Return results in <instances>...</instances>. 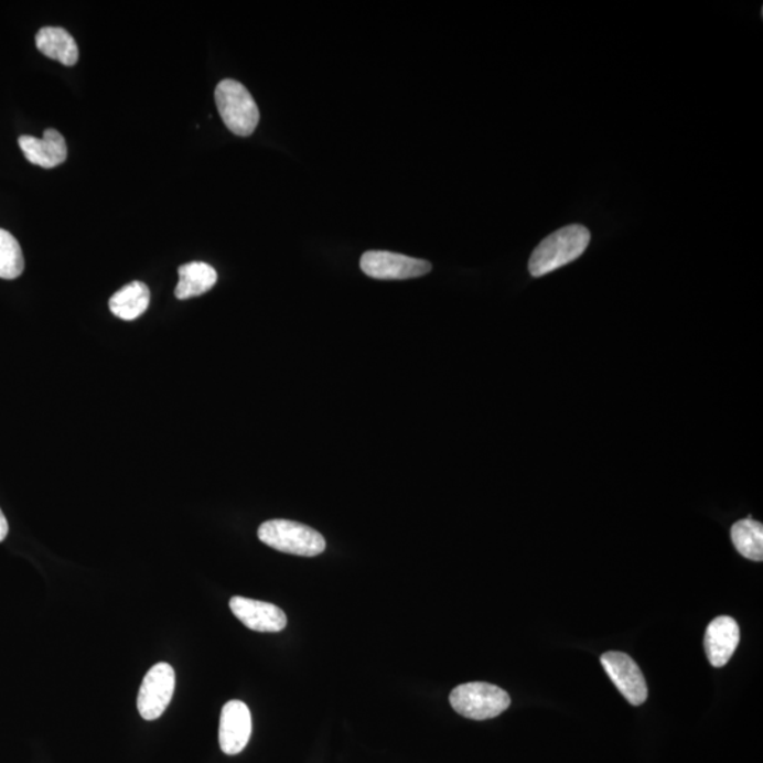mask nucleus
Listing matches in <instances>:
<instances>
[{
    "label": "nucleus",
    "instance_id": "1",
    "mask_svg": "<svg viewBox=\"0 0 763 763\" xmlns=\"http://www.w3.org/2000/svg\"><path fill=\"white\" fill-rule=\"evenodd\" d=\"M591 240L590 230L582 225L572 224L556 230L541 240L531 252L529 272L534 278H540L579 259Z\"/></svg>",
    "mask_w": 763,
    "mask_h": 763
},
{
    "label": "nucleus",
    "instance_id": "2",
    "mask_svg": "<svg viewBox=\"0 0 763 763\" xmlns=\"http://www.w3.org/2000/svg\"><path fill=\"white\" fill-rule=\"evenodd\" d=\"M259 540L282 554L314 557L323 554L327 544L318 530L299 522L273 519L265 522L258 530Z\"/></svg>",
    "mask_w": 763,
    "mask_h": 763
},
{
    "label": "nucleus",
    "instance_id": "3",
    "mask_svg": "<svg viewBox=\"0 0 763 763\" xmlns=\"http://www.w3.org/2000/svg\"><path fill=\"white\" fill-rule=\"evenodd\" d=\"M215 103L230 132L238 137H249L255 132L260 119L259 108L245 85L235 79H224L215 89Z\"/></svg>",
    "mask_w": 763,
    "mask_h": 763
},
{
    "label": "nucleus",
    "instance_id": "4",
    "mask_svg": "<svg viewBox=\"0 0 763 763\" xmlns=\"http://www.w3.org/2000/svg\"><path fill=\"white\" fill-rule=\"evenodd\" d=\"M450 702L460 716L482 721L491 720L508 710L511 697L498 686L475 681L455 687L451 691Z\"/></svg>",
    "mask_w": 763,
    "mask_h": 763
},
{
    "label": "nucleus",
    "instance_id": "5",
    "mask_svg": "<svg viewBox=\"0 0 763 763\" xmlns=\"http://www.w3.org/2000/svg\"><path fill=\"white\" fill-rule=\"evenodd\" d=\"M361 269L376 280H408L430 273L431 264L386 250H369L361 258Z\"/></svg>",
    "mask_w": 763,
    "mask_h": 763
},
{
    "label": "nucleus",
    "instance_id": "6",
    "mask_svg": "<svg viewBox=\"0 0 763 763\" xmlns=\"http://www.w3.org/2000/svg\"><path fill=\"white\" fill-rule=\"evenodd\" d=\"M175 689V673L169 664H158L144 676L138 695L139 714L146 721H154L163 716Z\"/></svg>",
    "mask_w": 763,
    "mask_h": 763
},
{
    "label": "nucleus",
    "instance_id": "7",
    "mask_svg": "<svg viewBox=\"0 0 763 763\" xmlns=\"http://www.w3.org/2000/svg\"><path fill=\"white\" fill-rule=\"evenodd\" d=\"M601 664L610 679L632 706H641L647 699L645 676L630 655L622 652H606Z\"/></svg>",
    "mask_w": 763,
    "mask_h": 763
},
{
    "label": "nucleus",
    "instance_id": "8",
    "mask_svg": "<svg viewBox=\"0 0 763 763\" xmlns=\"http://www.w3.org/2000/svg\"><path fill=\"white\" fill-rule=\"evenodd\" d=\"M252 734V716L249 707L239 700L224 706L219 720V745L224 754L238 755L248 745Z\"/></svg>",
    "mask_w": 763,
    "mask_h": 763
},
{
    "label": "nucleus",
    "instance_id": "9",
    "mask_svg": "<svg viewBox=\"0 0 763 763\" xmlns=\"http://www.w3.org/2000/svg\"><path fill=\"white\" fill-rule=\"evenodd\" d=\"M229 609L246 627L255 632L275 634V632L283 631L288 625V616L284 612L270 602L233 597Z\"/></svg>",
    "mask_w": 763,
    "mask_h": 763
},
{
    "label": "nucleus",
    "instance_id": "10",
    "mask_svg": "<svg viewBox=\"0 0 763 763\" xmlns=\"http://www.w3.org/2000/svg\"><path fill=\"white\" fill-rule=\"evenodd\" d=\"M740 644V626L731 616H718L707 626L705 649L714 667H724Z\"/></svg>",
    "mask_w": 763,
    "mask_h": 763
},
{
    "label": "nucleus",
    "instance_id": "11",
    "mask_svg": "<svg viewBox=\"0 0 763 763\" xmlns=\"http://www.w3.org/2000/svg\"><path fill=\"white\" fill-rule=\"evenodd\" d=\"M19 146L30 163L43 169L57 168L67 159V143L55 129L44 130L42 139L23 135L19 138Z\"/></svg>",
    "mask_w": 763,
    "mask_h": 763
},
{
    "label": "nucleus",
    "instance_id": "12",
    "mask_svg": "<svg viewBox=\"0 0 763 763\" xmlns=\"http://www.w3.org/2000/svg\"><path fill=\"white\" fill-rule=\"evenodd\" d=\"M36 46L40 53L49 58L68 65L77 64L79 52L77 42L72 34L63 28H43L36 34Z\"/></svg>",
    "mask_w": 763,
    "mask_h": 763
},
{
    "label": "nucleus",
    "instance_id": "13",
    "mask_svg": "<svg viewBox=\"0 0 763 763\" xmlns=\"http://www.w3.org/2000/svg\"><path fill=\"white\" fill-rule=\"evenodd\" d=\"M179 284L174 295L179 300L197 298L214 288L218 280L217 270L204 262H191L180 266Z\"/></svg>",
    "mask_w": 763,
    "mask_h": 763
},
{
    "label": "nucleus",
    "instance_id": "14",
    "mask_svg": "<svg viewBox=\"0 0 763 763\" xmlns=\"http://www.w3.org/2000/svg\"><path fill=\"white\" fill-rule=\"evenodd\" d=\"M150 304V290L139 280L123 286L109 300V309L114 315L125 321H133L140 318Z\"/></svg>",
    "mask_w": 763,
    "mask_h": 763
},
{
    "label": "nucleus",
    "instance_id": "15",
    "mask_svg": "<svg viewBox=\"0 0 763 763\" xmlns=\"http://www.w3.org/2000/svg\"><path fill=\"white\" fill-rule=\"evenodd\" d=\"M731 539L738 554L752 561L763 560V526L751 518L737 522L731 529Z\"/></svg>",
    "mask_w": 763,
    "mask_h": 763
},
{
    "label": "nucleus",
    "instance_id": "16",
    "mask_svg": "<svg viewBox=\"0 0 763 763\" xmlns=\"http://www.w3.org/2000/svg\"><path fill=\"white\" fill-rule=\"evenodd\" d=\"M23 270L24 256L19 240L9 230L0 228V279H18Z\"/></svg>",
    "mask_w": 763,
    "mask_h": 763
},
{
    "label": "nucleus",
    "instance_id": "17",
    "mask_svg": "<svg viewBox=\"0 0 763 763\" xmlns=\"http://www.w3.org/2000/svg\"><path fill=\"white\" fill-rule=\"evenodd\" d=\"M9 535V524L7 516H4L2 509H0V541L7 539Z\"/></svg>",
    "mask_w": 763,
    "mask_h": 763
}]
</instances>
